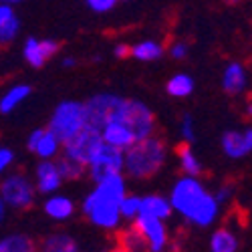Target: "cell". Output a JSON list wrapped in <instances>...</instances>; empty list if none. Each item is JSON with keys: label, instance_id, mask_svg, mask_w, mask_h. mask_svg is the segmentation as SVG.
I'll use <instances>...</instances> for the list:
<instances>
[{"label": "cell", "instance_id": "35", "mask_svg": "<svg viewBox=\"0 0 252 252\" xmlns=\"http://www.w3.org/2000/svg\"><path fill=\"white\" fill-rule=\"evenodd\" d=\"M129 45H125V43H117L115 47H113V57L115 59H119V61H123V59H127L129 57Z\"/></svg>", "mask_w": 252, "mask_h": 252}, {"label": "cell", "instance_id": "38", "mask_svg": "<svg viewBox=\"0 0 252 252\" xmlns=\"http://www.w3.org/2000/svg\"><path fill=\"white\" fill-rule=\"evenodd\" d=\"M107 252H127V250H123L121 246H117V244H115V246H113L111 250H107Z\"/></svg>", "mask_w": 252, "mask_h": 252}, {"label": "cell", "instance_id": "12", "mask_svg": "<svg viewBox=\"0 0 252 252\" xmlns=\"http://www.w3.org/2000/svg\"><path fill=\"white\" fill-rule=\"evenodd\" d=\"M61 51V43L55 38H34L29 36L23 47V57L31 67L40 69L49 59H53Z\"/></svg>", "mask_w": 252, "mask_h": 252}, {"label": "cell", "instance_id": "29", "mask_svg": "<svg viewBox=\"0 0 252 252\" xmlns=\"http://www.w3.org/2000/svg\"><path fill=\"white\" fill-rule=\"evenodd\" d=\"M141 212V196H135V194H127L121 204H119V216L123 222H129L133 224V220L139 216Z\"/></svg>", "mask_w": 252, "mask_h": 252}, {"label": "cell", "instance_id": "33", "mask_svg": "<svg viewBox=\"0 0 252 252\" xmlns=\"http://www.w3.org/2000/svg\"><path fill=\"white\" fill-rule=\"evenodd\" d=\"M87 8L91 10V12H95V14H107V12H111L115 6H117V2L115 0H87Z\"/></svg>", "mask_w": 252, "mask_h": 252}, {"label": "cell", "instance_id": "3", "mask_svg": "<svg viewBox=\"0 0 252 252\" xmlns=\"http://www.w3.org/2000/svg\"><path fill=\"white\" fill-rule=\"evenodd\" d=\"M167 159V145L159 135L135 141L123 154V174L131 180H148L154 178Z\"/></svg>", "mask_w": 252, "mask_h": 252}, {"label": "cell", "instance_id": "14", "mask_svg": "<svg viewBox=\"0 0 252 252\" xmlns=\"http://www.w3.org/2000/svg\"><path fill=\"white\" fill-rule=\"evenodd\" d=\"M248 69L244 63L240 61H230L228 65L224 67L222 71V89L224 93L232 95V97H238V95H244L248 91Z\"/></svg>", "mask_w": 252, "mask_h": 252}, {"label": "cell", "instance_id": "16", "mask_svg": "<svg viewBox=\"0 0 252 252\" xmlns=\"http://www.w3.org/2000/svg\"><path fill=\"white\" fill-rule=\"evenodd\" d=\"M63 186V178L57 170L55 161H38L34 167V190L38 194L45 196H53L57 194V190H61Z\"/></svg>", "mask_w": 252, "mask_h": 252}, {"label": "cell", "instance_id": "19", "mask_svg": "<svg viewBox=\"0 0 252 252\" xmlns=\"http://www.w3.org/2000/svg\"><path fill=\"white\" fill-rule=\"evenodd\" d=\"M141 216H150V218H156V220H170V216L174 214V210L170 206V200L165 196H159V194H148L141 198Z\"/></svg>", "mask_w": 252, "mask_h": 252}, {"label": "cell", "instance_id": "37", "mask_svg": "<svg viewBox=\"0 0 252 252\" xmlns=\"http://www.w3.org/2000/svg\"><path fill=\"white\" fill-rule=\"evenodd\" d=\"M4 216H6V206L2 204V200H0V222L4 220Z\"/></svg>", "mask_w": 252, "mask_h": 252}, {"label": "cell", "instance_id": "30", "mask_svg": "<svg viewBox=\"0 0 252 252\" xmlns=\"http://www.w3.org/2000/svg\"><path fill=\"white\" fill-rule=\"evenodd\" d=\"M180 135L186 145H192L196 141V129H194V117L190 113H184L180 119Z\"/></svg>", "mask_w": 252, "mask_h": 252}, {"label": "cell", "instance_id": "10", "mask_svg": "<svg viewBox=\"0 0 252 252\" xmlns=\"http://www.w3.org/2000/svg\"><path fill=\"white\" fill-rule=\"evenodd\" d=\"M119 99H121V95H117V93H97L83 103L85 105V117H87L89 127L101 129L105 125V121H107L109 113L119 103Z\"/></svg>", "mask_w": 252, "mask_h": 252}, {"label": "cell", "instance_id": "27", "mask_svg": "<svg viewBox=\"0 0 252 252\" xmlns=\"http://www.w3.org/2000/svg\"><path fill=\"white\" fill-rule=\"evenodd\" d=\"M0 252H36V242L29 234H8L0 240Z\"/></svg>", "mask_w": 252, "mask_h": 252}, {"label": "cell", "instance_id": "4", "mask_svg": "<svg viewBox=\"0 0 252 252\" xmlns=\"http://www.w3.org/2000/svg\"><path fill=\"white\" fill-rule=\"evenodd\" d=\"M109 121L123 123L125 127L133 133L135 141H141V139H148V137L156 135V129H158L154 111L150 109L148 103H143L139 99L121 97L105 123H109Z\"/></svg>", "mask_w": 252, "mask_h": 252}, {"label": "cell", "instance_id": "1", "mask_svg": "<svg viewBox=\"0 0 252 252\" xmlns=\"http://www.w3.org/2000/svg\"><path fill=\"white\" fill-rule=\"evenodd\" d=\"M170 206L178 212L186 222H190L198 228L212 226L218 218L222 208L216 204L212 192L206 190V186L200 178L182 176L174 182L170 192Z\"/></svg>", "mask_w": 252, "mask_h": 252}, {"label": "cell", "instance_id": "21", "mask_svg": "<svg viewBox=\"0 0 252 252\" xmlns=\"http://www.w3.org/2000/svg\"><path fill=\"white\" fill-rule=\"evenodd\" d=\"M36 252H81L77 240L67 232H55L36 244Z\"/></svg>", "mask_w": 252, "mask_h": 252}, {"label": "cell", "instance_id": "13", "mask_svg": "<svg viewBox=\"0 0 252 252\" xmlns=\"http://www.w3.org/2000/svg\"><path fill=\"white\" fill-rule=\"evenodd\" d=\"M220 148H222L224 156L230 158V159L248 158L250 152H252V127L246 125L242 131L240 129H230V131L222 133Z\"/></svg>", "mask_w": 252, "mask_h": 252}, {"label": "cell", "instance_id": "15", "mask_svg": "<svg viewBox=\"0 0 252 252\" xmlns=\"http://www.w3.org/2000/svg\"><path fill=\"white\" fill-rule=\"evenodd\" d=\"M99 135H101V141L103 145H107V148H113L121 154L127 152L131 145L135 143V137L133 133L125 127L123 123H117V121H109L105 123L103 127L99 129Z\"/></svg>", "mask_w": 252, "mask_h": 252}, {"label": "cell", "instance_id": "7", "mask_svg": "<svg viewBox=\"0 0 252 252\" xmlns=\"http://www.w3.org/2000/svg\"><path fill=\"white\" fill-rule=\"evenodd\" d=\"M103 145L101 141V135H99V129H93L89 125H85L71 141L63 143L61 148V156H65L81 165H85L87 170V163L91 161V158L99 152V148Z\"/></svg>", "mask_w": 252, "mask_h": 252}, {"label": "cell", "instance_id": "34", "mask_svg": "<svg viewBox=\"0 0 252 252\" xmlns=\"http://www.w3.org/2000/svg\"><path fill=\"white\" fill-rule=\"evenodd\" d=\"M12 163H14V152L10 148H2L0 145V174H4Z\"/></svg>", "mask_w": 252, "mask_h": 252}, {"label": "cell", "instance_id": "31", "mask_svg": "<svg viewBox=\"0 0 252 252\" xmlns=\"http://www.w3.org/2000/svg\"><path fill=\"white\" fill-rule=\"evenodd\" d=\"M234 192H236V186H234V182H222L218 188H216V192H212V196H214V200H216V204L222 208V206H226L230 200L234 198Z\"/></svg>", "mask_w": 252, "mask_h": 252}, {"label": "cell", "instance_id": "11", "mask_svg": "<svg viewBox=\"0 0 252 252\" xmlns=\"http://www.w3.org/2000/svg\"><path fill=\"white\" fill-rule=\"evenodd\" d=\"M61 148L63 143L47 127L34 129L27 139V150L34 154L40 161H55L61 156Z\"/></svg>", "mask_w": 252, "mask_h": 252}, {"label": "cell", "instance_id": "26", "mask_svg": "<svg viewBox=\"0 0 252 252\" xmlns=\"http://www.w3.org/2000/svg\"><path fill=\"white\" fill-rule=\"evenodd\" d=\"M165 91L170 97H188V95H192L194 91V79L188 75V73H176L170 77V81L165 83Z\"/></svg>", "mask_w": 252, "mask_h": 252}, {"label": "cell", "instance_id": "6", "mask_svg": "<svg viewBox=\"0 0 252 252\" xmlns=\"http://www.w3.org/2000/svg\"><path fill=\"white\" fill-rule=\"evenodd\" d=\"M36 190L32 180L25 172H14L2 178L0 182V200L6 208L27 210L34 204Z\"/></svg>", "mask_w": 252, "mask_h": 252}, {"label": "cell", "instance_id": "5", "mask_svg": "<svg viewBox=\"0 0 252 252\" xmlns=\"http://www.w3.org/2000/svg\"><path fill=\"white\" fill-rule=\"evenodd\" d=\"M85 125H87V117H85V105H83V101L67 99V101H61L55 107L47 129L61 143H67L85 127Z\"/></svg>", "mask_w": 252, "mask_h": 252}, {"label": "cell", "instance_id": "36", "mask_svg": "<svg viewBox=\"0 0 252 252\" xmlns=\"http://www.w3.org/2000/svg\"><path fill=\"white\" fill-rule=\"evenodd\" d=\"M75 65H77L75 57H65V59H63V67H65V69H73Z\"/></svg>", "mask_w": 252, "mask_h": 252}, {"label": "cell", "instance_id": "2", "mask_svg": "<svg viewBox=\"0 0 252 252\" xmlns=\"http://www.w3.org/2000/svg\"><path fill=\"white\" fill-rule=\"evenodd\" d=\"M125 196H127V182L123 174L105 178L103 182L95 184V188L85 196L81 212L93 226L105 232H117L123 224L119 216V204Z\"/></svg>", "mask_w": 252, "mask_h": 252}, {"label": "cell", "instance_id": "22", "mask_svg": "<svg viewBox=\"0 0 252 252\" xmlns=\"http://www.w3.org/2000/svg\"><path fill=\"white\" fill-rule=\"evenodd\" d=\"M240 240L232 228H216L210 236V252H238Z\"/></svg>", "mask_w": 252, "mask_h": 252}, {"label": "cell", "instance_id": "20", "mask_svg": "<svg viewBox=\"0 0 252 252\" xmlns=\"http://www.w3.org/2000/svg\"><path fill=\"white\" fill-rule=\"evenodd\" d=\"M163 55H165V45L154 38L139 40V43H135L129 49V57H133L139 63H154V61H159Z\"/></svg>", "mask_w": 252, "mask_h": 252}, {"label": "cell", "instance_id": "17", "mask_svg": "<svg viewBox=\"0 0 252 252\" xmlns=\"http://www.w3.org/2000/svg\"><path fill=\"white\" fill-rule=\"evenodd\" d=\"M18 2H0V47H6L14 43L18 32H20V20L16 16V6Z\"/></svg>", "mask_w": 252, "mask_h": 252}, {"label": "cell", "instance_id": "18", "mask_svg": "<svg viewBox=\"0 0 252 252\" xmlns=\"http://www.w3.org/2000/svg\"><path fill=\"white\" fill-rule=\"evenodd\" d=\"M43 210L45 214L53 220H59V222H65L69 220L73 214H75V202L69 198V196H63V194H53V196H47L45 204H43Z\"/></svg>", "mask_w": 252, "mask_h": 252}, {"label": "cell", "instance_id": "23", "mask_svg": "<svg viewBox=\"0 0 252 252\" xmlns=\"http://www.w3.org/2000/svg\"><path fill=\"white\" fill-rule=\"evenodd\" d=\"M176 156H178V161H180V167L182 172L188 176V178H200L202 172H204V165L200 161V158L196 156V152L192 150V145H178L176 148Z\"/></svg>", "mask_w": 252, "mask_h": 252}, {"label": "cell", "instance_id": "9", "mask_svg": "<svg viewBox=\"0 0 252 252\" xmlns=\"http://www.w3.org/2000/svg\"><path fill=\"white\" fill-rule=\"evenodd\" d=\"M133 226L143 236L145 244H148V252H165L167 250V246H170V232H167L165 222L139 214L133 220Z\"/></svg>", "mask_w": 252, "mask_h": 252}, {"label": "cell", "instance_id": "25", "mask_svg": "<svg viewBox=\"0 0 252 252\" xmlns=\"http://www.w3.org/2000/svg\"><path fill=\"white\" fill-rule=\"evenodd\" d=\"M117 246L127 252H148V244H145L143 236L137 232L133 224H127L125 228L117 230Z\"/></svg>", "mask_w": 252, "mask_h": 252}, {"label": "cell", "instance_id": "8", "mask_svg": "<svg viewBox=\"0 0 252 252\" xmlns=\"http://www.w3.org/2000/svg\"><path fill=\"white\" fill-rule=\"evenodd\" d=\"M87 174L93 180V184H99L105 178L123 174V154L113 148H107V145H101L99 152L87 163Z\"/></svg>", "mask_w": 252, "mask_h": 252}, {"label": "cell", "instance_id": "32", "mask_svg": "<svg viewBox=\"0 0 252 252\" xmlns=\"http://www.w3.org/2000/svg\"><path fill=\"white\" fill-rule=\"evenodd\" d=\"M165 53L174 61H184L188 55H190V45H188V40H184V38H176L165 47Z\"/></svg>", "mask_w": 252, "mask_h": 252}, {"label": "cell", "instance_id": "24", "mask_svg": "<svg viewBox=\"0 0 252 252\" xmlns=\"http://www.w3.org/2000/svg\"><path fill=\"white\" fill-rule=\"evenodd\" d=\"M32 93V87L27 83H16L12 85L2 97H0V113H12L20 103H25L29 99V95Z\"/></svg>", "mask_w": 252, "mask_h": 252}, {"label": "cell", "instance_id": "28", "mask_svg": "<svg viewBox=\"0 0 252 252\" xmlns=\"http://www.w3.org/2000/svg\"><path fill=\"white\" fill-rule=\"evenodd\" d=\"M55 163H57V170H59L63 182H77V180H81L83 176L87 174L85 165H81V163H77V161H73V159H69L65 156H59L55 159Z\"/></svg>", "mask_w": 252, "mask_h": 252}]
</instances>
